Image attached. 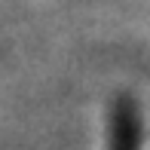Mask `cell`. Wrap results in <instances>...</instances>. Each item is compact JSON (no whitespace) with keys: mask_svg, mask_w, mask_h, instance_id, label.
I'll return each instance as SVG.
<instances>
[{"mask_svg":"<svg viewBox=\"0 0 150 150\" xmlns=\"http://www.w3.org/2000/svg\"><path fill=\"white\" fill-rule=\"evenodd\" d=\"M141 147V117L132 98H117L110 107V141L107 150H138Z\"/></svg>","mask_w":150,"mask_h":150,"instance_id":"cell-1","label":"cell"}]
</instances>
